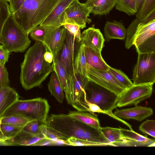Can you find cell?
<instances>
[{
	"mask_svg": "<svg viewBox=\"0 0 155 155\" xmlns=\"http://www.w3.org/2000/svg\"><path fill=\"white\" fill-rule=\"evenodd\" d=\"M117 0H87L85 3L95 15L109 14L115 5Z\"/></svg>",
	"mask_w": 155,
	"mask_h": 155,
	"instance_id": "obj_24",
	"label": "cell"
},
{
	"mask_svg": "<svg viewBox=\"0 0 155 155\" xmlns=\"http://www.w3.org/2000/svg\"><path fill=\"white\" fill-rule=\"evenodd\" d=\"M86 77L89 81L109 90L118 96L126 89L108 70H99L87 66Z\"/></svg>",
	"mask_w": 155,
	"mask_h": 155,
	"instance_id": "obj_12",
	"label": "cell"
},
{
	"mask_svg": "<svg viewBox=\"0 0 155 155\" xmlns=\"http://www.w3.org/2000/svg\"><path fill=\"white\" fill-rule=\"evenodd\" d=\"M84 45L80 42L75 57L74 64V73H77L86 77L87 64L84 55Z\"/></svg>",
	"mask_w": 155,
	"mask_h": 155,
	"instance_id": "obj_28",
	"label": "cell"
},
{
	"mask_svg": "<svg viewBox=\"0 0 155 155\" xmlns=\"http://www.w3.org/2000/svg\"><path fill=\"white\" fill-rule=\"evenodd\" d=\"M70 116L93 127L101 128L99 120L97 115L86 111H70L68 114Z\"/></svg>",
	"mask_w": 155,
	"mask_h": 155,
	"instance_id": "obj_27",
	"label": "cell"
},
{
	"mask_svg": "<svg viewBox=\"0 0 155 155\" xmlns=\"http://www.w3.org/2000/svg\"><path fill=\"white\" fill-rule=\"evenodd\" d=\"M10 52L1 45H0V62L5 66L8 60Z\"/></svg>",
	"mask_w": 155,
	"mask_h": 155,
	"instance_id": "obj_41",
	"label": "cell"
},
{
	"mask_svg": "<svg viewBox=\"0 0 155 155\" xmlns=\"http://www.w3.org/2000/svg\"><path fill=\"white\" fill-rule=\"evenodd\" d=\"M50 106L47 100L41 97L18 100L4 113L3 117L18 115L45 123Z\"/></svg>",
	"mask_w": 155,
	"mask_h": 155,
	"instance_id": "obj_5",
	"label": "cell"
},
{
	"mask_svg": "<svg viewBox=\"0 0 155 155\" xmlns=\"http://www.w3.org/2000/svg\"><path fill=\"white\" fill-rule=\"evenodd\" d=\"M139 130L144 134H148L155 138V121L147 120L139 126Z\"/></svg>",
	"mask_w": 155,
	"mask_h": 155,
	"instance_id": "obj_37",
	"label": "cell"
},
{
	"mask_svg": "<svg viewBox=\"0 0 155 155\" xmlns=\"http://www.w3.org/2000/svg\"><path fill=\"white\" fill-rule=\"evenodd\" d=\"M22 128L2 124L0 130V142L12 138L22 130Z\"/></svg>",
	"mask_w": 155,
	"mask_h": 155,
	"instance_id": "obj_32",
	"label": "cell"
},
{
	"mask_svg": "<svg viewBox=\"0 0 155 155\" xmlns=\"http://www.w3.org/2000/svg\"><path fill=\"white\" fill-rule=\"evenodd\" d=\"M45 139L47 138L21 130L12 138L0 142V145L35 146L39 141Z\"/></svg>",
	"mask_w": 155,
	"mask_h": 155,
	"instance_id": "obj_17",
	"label": "cell"
},
{
	"mask_svg": "<svg viewBox=\"0 0 155 155\" xmlns=\"http://www.w3.org/2000/svg\"><path fill=\"white\" fill-rule=\"evenodd\" d=\"M104 39L108 42L112 39L125 40L127 34V29L120 21L114 20L107 21L104 29Z\"/></svg>",
	"mask_w": 155,
	"mask_h": 155,
	"instance_id": "obj_18",
	"label": "cell"
},
{
	"mask_svg": "<svg viewBox=\"0 0 155 155\" xmlns=\"http://www.w3.org/2000/svg\"><path fill=\"white\" fill-rule=\"evenodd\" d=\"M79 43L66 29L65 40L57 58L70 76L74 73V59Z\"/></svg>",
	"mask_w": 155,
	"mask_h": 155,
	"instance_id": "obj_13",
	"label": "cell"
},
{
	"mask_svg": "<svg viewBox=\"0 0 155 155\" xmlns=\"http://www.w3.org/2000/svg\"><path fill=\"white\" fill-rule=\"evenodd\" d=\"M48 83V89L51 94L59 102L62 103L64 98V94L57 75L53 71Z\"/></svg>",
	"mask_w": 155,
	"mask_h": 155,
	"instance_id": "obj_29",
	"label": "cell"
},
{
	"mask_svg": "<svg viewBox=\"0 0 155 155\" xmlns=\"http://www.w3.org/2000/svg\"><path fill=\"white\" fill-rule=\"evenodd\" d=\"M3 117H0V130H1V125L2 123V120L3 119Z\"/></svg>",
	"mask_w": 155,
	"mask_h": 155,
	"instance_id": "obj_45",
	"label": "cell"
},
{
	"mask_svg": "<svg viewBox=\"0 0 155 155\" xmlns=\"http://www.w3.org/2000/svg\"><path fill=\"white\" fill-rule=\"evenodd\" d=\"M108 71L116 80L125 88H128L133 85V82L121 70L110 66Z\"/></svg>",
	"mask_w": 155,
	"mask_h": 155,
	"instance_id": "obj_34",
	"label": "cell"
},
{
	"mask_svg": "<svg viewBox=\"0 0 155 155\" xmlns=\"http://www.w3.org/2000/svg\"><path fill=\"white\" fill-rule=\"evenodd\" d=\"M46 123L37 120H33L28 123L22 130L31 134L40 136L46 138L43 134V130Z\"/></svg>",
	"mask_w": 155,
	"mask_h": 155,
	"instance_id": "obj_31",
	"label": "cell"
},
{
	"mask_svg": "<svg viewBox=\"0 0 155 155\" xmlns=\"http://www.w3.org/2000/svg\"><path fill=\"white\" fill-rule=\"evenodd\" d=\"M46 125L49 130L64 141L73 137L98 146H112L102 133L100 128L90 126L68 114H51L48 117Z\"/></svg>",
	"mask_w": 155,
	"mask_h": 155,
	"instance_id": "obj_1",
	"label": "cell"
},
{
	"mask_svg": "<svg viewBox=\"0 0 155 155\" xmlns=\"http://www.w3.org/2000/svg\"><path fill=\"white\" fill-rule=\"evenodd\" d=\"M57 27L39 25L33 29L29 34L33 40L43 43L49 51L51 36Z\"/></svg>",
	"mask_w": 155,
	"mask_h": 155,
	"instance_id": "obj_21",
	"label": "cell"
},
{
	"mask_svg": "<svg viewBox=\"0 0 155 155\" xmlns=\"http://www.w3.org/2000/svg\"><path fill=\"white\" fill-rule=\"evenodd\" d=\"M138 54L133 71V85L153 84L155 82V52Z\"/></svg>",
	"mask_w": 155,
	"mask_h": 155,
	"instance_id": "obj_8",
	"label": "cell"
},
{
	"mask_svg": "<svg viewBox=\"0 0 155 155\" xmlns=\"http://www.w3.org/2000/svg\"><path fill=\"white\" fill-rule=\"evenodd\" d=\"M62 26L75 38L78 42H80L81 33V28L78 25L73 24H66Z\"/></svg>",
	"mask_w": 155,
	"mask_h": 155,
	"instance_id": "obj_39",
	"label": "cell"
},
{
	"mask_svg": "<svg viewBox=\"0 0 155 155\" xmlns=\"http://www.w3.org/2000/svg\"><path fill=\"white\" fill-rule=\"evenodd\" d=\"M32 120L22 116L14 115L3 117L2 124L23 128L28 123Z\"/></svg>",
	"mask_w": 155,
	"mask_h": 155,
	"instance_id": "obj_33",
	"label": "cell"
},
{
	"mask_svg": "<svg viewBox=\"0 0 155 155\" xmlns=\"http://www.w3.org/2000/svg\"><path fill=\"white\" fill-rule=\"evenodd\" d=\"M8 73L5 66L0 62V89L9 86Z\"/></svg>",
	"mask_w": 155,
	"mask_h": 155,
	"instance_id": "obj_38",
	"label": "cell"
},
{
	"mask_svg": "<svg viewBox=\"0 0 155 155\" xmlns=\"http://www.w3.org/2000/svg\"><path fill=\"white\" fill-rule=\"evenodd\" d=\"M59 0H25L20 8L12 14L17 24L29 34L47 18Z\"/></svg>",
	"mask_w": 155,
	"mask_h": 155,
	"instance_id": "obj_4",
	"label": "cell"
},
{
	"mask_svg": "<svg viewBox=\"0 0 155 155\" xmlns=\"http://www.w3.org/2000/svg\"><path fill=\"white\" fill-rule=\"evenodd\" d=\"M25 0H10L9 6L12 14L16 12L21 7Z\"/></svg>",
	"mask_w": 155,
	"mask_h": 155,
	"instance_id": "obj_42",
	"label": "cell"
},
{
	"mask_svg": "<svg viewBox=\"0 0 155 155\" xmlns=\"http://www.w3.org/2000/svg\"><path fill=\"white\" fill-rule=\"evenodd\" d=\"M155 145V142L151 143L150 145L148 147H154Z\"/></svg>",
	"mask_w": 155,
	"mask_h": 155,
	"instance_id": "obj_46",
	"label": "cell"
},
{
	"mask_svg": "<svg viewBox=\"0 0 155 155\" xmlns=\"http://www.w3.org/2000/svg\"><path fill=\"white\" fill-rule=\"evenodd\" d=\"M104 38L100 29L93 25L81 34L80 42L86 47L101 52L104 46Z\"/></svg>",
	"mask_w": 155,
	"mask_h": 155,
	"instance_id": "obj_14",
	"label": "cell"
},
{
	"mask_svg": "<svg viewBox=\"0 0 155 155\" xmlns=\"http://www.w3.org/2000/svg\"><path fill=\"white\" fill-rule=\"evenodd\" d=\"M47 50L43 43L36 41L25 54L21 64L20 79L25 90L40 86L53 71L52 65L44 58V54Z\"/></svg>",
	"mask_w": 155,
	"mask_h": 155,
	"instance_id": "obj_2",
	"label": "cell"
},
{
	"mask_svg": "<svg viewBox=\"0 0 155 155\" xmlns=\"http://www.w3.org/2000/svg\"><path fill=\"white\" fill-rule=\"evenodd\" d=\"M86 99L88 104L97 106L100 113L108 114L123 123L113 113L112 110L116 107L118 96L102 87L89 81L85 89Z\"/></svg>",
	"mask_w": 155,
	"mask_h": 155,
	"instance_id": "obj_7",
	"label": "cell"
},
{
	"mask_svg": "<svg viewBox=\"0 0 155 155\" xmlns=\"http://www.w3.org/2000/svg\"><path fill=\"white\" fill-rule=\"evenodd\" d=\"M52 65L53 71L56 73L64 92L67 103L71 105L72 103V95L70 76L64 66L57 58L53 60Z\"/></svg>",
	"mask_w": 155,
	"mask_h": 155,
	"instance_id": "obj_16",
	"label": "cell"
},
{
	"mask_svg": "<svg viewBox=\"0 0 155 155\" xmlns=\"http://www.w3.org/2000/svg\"><path fill=\"white\" fill-rule=\"evenodd\" d=\"M84 46V53L87 66L99 70H108L110 66L104 61L101 52Z\"/></svg>",
	"mask_w": 155,
	"mask_h": 155,
	"instance_id": "obj_22",
	"label": "cell"
},
{
	"mask_svg": "<svg viewBox=\"0 0 155 155\" xmlns=\"http://www.w3.org/2000/svg\"><path fill=\"white\" fill-rule=\"evenodd\" d=\"M91 13L90 9L85 3H81L79 0H73L60 17V22L61 26L73 24L83 29L86 27L87 23L91 22L89 18Z\"/></svg>",
	"mask_w": 155,
	"mask_h": 155,
	"instance_id": "obj_9",
	"label": "cell"
},
{
	"mask_svg": "<svg viewBox=\"0 0 155 155\" xmlns=\"http://www.w3.org/2000/svg\"><path fill=\"white\" fill-rule=\"evenodd\" d=\"M44 58L48 62L51 63L53 62V55L48 50L45 52L44 55Z\"/></svg>",
	"mask_w": 155,
	"mask_h": 155,
	"instance_id": "obj_43",
	"label": "cell"
},
{
	"mask_svg": "<svg viewBox=\"0 0 155 155\" xmlns=\"http://www.w3.org/2000/svg\"><path fill=\"white\" fill-rule=\"evenodd\" d=\"M73 0H59L58 3L47 17L40 25L45 26L59 27L61 26L59 17Z\"/></svg>",
	"mask_w": 155,
	"mask_h": 155,
	"instance_id": "obj_19",
	"label": "cell"
},
{
	"mask_svg": "<svg viewBox=\"0 0 155 155\" xmlns=\"http://www.w3.org/2000/svg\"><path fill=\"white\" fill-rule=\"evenodd\" d=\"M66 33V29L61 26L57 27L53 33L49 51L53 54V59L58 58L62 49L65 38Z\"/></svg>",
	"mask_w": 155,
	"mask_h": 155,
	"instance_id": "obj_25",
	"label": "cell"
},
{
	"mask_svg": "<svg viewBox=\"0 0 155 155\" xmlns=\"http://www.w3.org/2000/svg\"><path fill=\"white\" fill-rule=\"evenodd\" d=\"M153 111L150 107L140 106L130 108L116 109L113 114L119 118L132 119L141 121L153 114Z\"/></svg>",
	"mask_w": 155,
	"mask_h": 155,
	"instance_id": "obj_15",
	"label": "cell"
},
{
	"mask_svg": "<svg viewBox=\"0 0 155 155\" xmlns=\"http://www.w3.org/2000/svg\"><path fill=\"white\" fill-rule=\"evenodd\" d=\"M115 7L117 10L129 16L135 15L138 10L137 0H117Z\"/></svg>",
	"mask_w": 155,
	"mask_h": 155,
	"instance_id": "obj_30",
	"label": "cell"
},
{
	"mask_svg": "<svg viewBox=\"0 0 155 155\" xmlns=\"http://www.w3.org/2000/svg\"><path fill=\"white\" fill-rule=\"evenodd\" d=\"M125 40L127 49L134 45L138 53L155 52V10L134 19L127 29Z\"/></svg>",
	"mask_w": 155,
	"mask_h": 155,
	"instance_id": "obj_3",
	"label": "cell"
},
{
	"mask_svg": "<svg viewBox=\"0 0 155 155\" xmlns=\"http://www.w3.org/2000/svg\"><path fill=\"white\" fill-rule=\"evenodd\" d=\"M11 14L8 2L0 0V37L4 25Z\"/></svg>",
	"mask_w": 155,
	"mask_h": 155,
	"instance_id": "obj_35",
	"label": "cell"
},
{
	"mask_svg": "<svg viewBox=\"0 0 155 155\" xmlns=\"http://www.w3.org/2000/svg\"><path fill=\"white\" fill-rule=\"evenodd\" d=\"M123 137L127 142L125 146H147L155 142V140L150 139L135 132L133 130H128L120 128Z\"/></svg>",
	"mask_w": 155,
	"mask_h": 155,
	"instance_id": "obj_20",
	"label": "cell"
},
{
	"mask_svg": "<svg viewBox=\"0 0 155 155\" xmlns=\"http://www.w3.org/2000/svg\"><path fill=\"white\" fill-rule=\"evenodd\" d=\"M153 84L133 85L126 89L118 96L116 103L117 107L138 104L149 98L153 91Z\"/></svg>",
	"mask_w": 155,
	"mask_h": 155,
	"instance_id": "obj_10",
	"label": "cell"
},
{
	"mask_svg": "<svg viewBox=\"0 0 155 155\" xmlns=\"http://www.w3.org/2000/svg\"><path fill=\"white\" fill-rule=\"evenodd\" d=\"M66 141L67 145L72 146H98L95 143L73 137L68 138Z\"/></svg>",
	"mask_w": 155,
	"mask_h": 155,
	"instance_id": "obj_40",
	"label": "cell"
},
{
	"mask_svg": "<svg viewBox=\"0 0 155 155\" xmlns=\"http://www.w3.org/2000/svg\"><path fill=\"white\" fill-rule=\"evenodd\" d=\"M5 1H7V2H9L10 0H5Z\"/></svg>",
	"mask_w": 155,
	"mask_h": 155,
	"instance_id": "obj_47",
	"label": "cell"
},
{
	"mask_svg": "<svg viewBox=\"0 0 155 155\" xmlns=\"http://www.w3.org/2000/svg\"><path fill=\"white\" fill-rule=\"evenodd\" d=\"M70 77L72 95L71 105L78 111L90 112L85 91L88 80L77 73H73Z\"/></svg>",
	"mask_w": 155,
	"mask_h": 155,
	"instance_id": "obj_11",
	"label": "cell"
},
{
	"mask_svg": "<svg viewBox=\"0 0 155 155\" xmlns=\"http://www.w3.org/2000/svg\"><path fill=\"white\" fill-rule=\"evenodd\" d=\"M144 0H137V6L138 10L141 8Z\"/></svg>",
	"mask_w": 155,
	"mask_h": 155,
	"instance_id": "obj_44",
	"label": "cell"
},
{
	"mask_svg": "<svg viewBox=\"0 0 155 155\" xmlns=\"http://www.w3.org/2000/svg\"><path fill=\"white\" fill-rule=\"evenodd\" d=\"M155 10V0H144L141 8L136 14V18H143Z\"/></svg>",
	"mask_w": 155,
	"mask_h": 155,
	"instance_id": "obj_36",
	"label": "cell"
},
{
	"mask_svg": "<svg viewBox=\"0 0 155 155\" xmlns=\"http://www.w3.org/2000/svg\"><path fill=\"white\" fill-rule=\"evenodd\" d=\"M28 35L17 24L11 14L2 28L0 45L10 53L23 52L31 44Z\"/></svg>",
	"mask_w": 155,
	"mask_h": 155,
	"instance_id": "obj_6",
	"label": "cell"
},
{
	"mask_svg": "<svg viewBox=\"0 0 155 155\" xmlns=\"http://www.w3.org/2000/svg\"><path fill=\"white\" fill-rule=\"evenodd\" d=\"M19 95L10 86L0 89V117H3L5 112L19 99Z\"/></svg>",
	"mask_w": 155,
	"mask_h": 155,
	"instance_id": "obj_23",
	"label": "cell"
},
{
	"mask_svg": "<svg viewBox=\"0 0 155 155\" xmlns=\"http://www.w3.org/2000/svg\"><path fill=\"white\" fill-rule=\"evenodd\" d=\"M103 134L113 146H121L126 140L122 136L120 129L110 127H101Z\"/></svg>",
	"mask_w": 155,
	"mask_h": 155,
	"instance_id": "obj_26",
	"label": "cell"
}]
</instances>
